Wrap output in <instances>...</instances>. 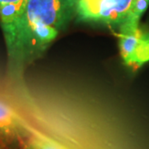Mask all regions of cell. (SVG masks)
<instances>
[{
	"instance_id": "6da1fadb",
	"label": "cell",
	"mask_w": 149,
	"mask_h": 149,
	"mask_svg": "<svg viewBox=\"0 0 149 149\" xmlns=\"http://www.w3.org/2000/svg\"><path fill=\"white\" fill-rule=\"evenodd\" d=\"M74 17V0H27L17 67L38 57Z\"/></svg>"
},
{
	"instance_id": "7a4b0ae2",
	"label": "cell",
	"mask_w": 149,
	"mask_h": 149,
	"mask_svg": "<svg viewBox=\"0 0 149 149\" xmlns=\"http://www.w3.org/2000/svg\"><path fill=\"white\" fill-rule=\"evenodd\" d=\"M133 0H74L75 17L119 30L128 18Z\"/></svg>"
},
{
	"instance_id": "3957f363",
	"label": "cell",
	"mask_w": 149,
	"mask_h": 149,
	"mask_svg": "<svg viewBox=\"0 0 149 149\" xmlns=\"http://www.w3.org/2000/svg\"><path fill=\"white\" fill-rule=\"evenodd\" d=\"M27 3V0H0V24L13 65L16 64Z\"/></svg>"
},
{
	"instance_id": "277c9868",
	"label": "cell",
	"mask_w": 149,
	"mask_h": 149,
	"mask_svg": "<svg viewBox=\"0 0 149 149\" xmlns=\"http://www.w3.org/2000/svg\"><path fill=\"white\" fill-rule=\"evenodd\" d=\"M30 131L10 107L0 101V143L4 145L22 143Z\"/></svg>"
},
{
	"instance_id": "5b68a950",
	"label": "cell",
	"mask_w": 149,
	"mask_h": 149,
	"mask_svg": "<svg viewBox=\"0 0 149 149\" xmlns=\"http://www.w3.org/2000/svg\"><path fill=\"white\" fill-rule=\"evenodd\" d=\"M143 33L140 29L131 33H118L121 56L129 66L138 68L149 61V42L143 39Z\"/></svg>"
},
{
	"instance_id": "8992f818",
	"label": "cell",
	"mask_w": 149,
	"mask_h": 149,
	"mask_svg": "<svg viewBox=\"0 0 149 149\" xmlns=\"http://www.w3.org/2000/svg\"><path fill=\"white\" fill-rule=\"evenodd\" d=\"M149 5V0H133L128 18L122 27L118 30V34L131 33L139 30V24L141 17Z\"/></svg>"
},
{
	"instance_id": "52a82bcc",
	"label": "cell",
	"mask_w": 149,
	"mask_h": 149,
	"mask_svg": "<svg viewBox=\"0 0 149 149\" xmlns=\"http://www.w3.org/2000/svg\"><path fill=\"white\" fill-rule=\"evenodd\" d=\"M27 145L32 149H68L52 139L38 133H31Z\"/></svg>"
},
{
	"instance_id": "ba28073f",
	"label": "cell",
	"mask_w": 149,
	"mask_h": 149,
	"mask_svg": "<svg viewBox=\"0 0 149 149\" xmlns=\"http://www.w3.org/2000/svg\"><path fill=\"white\" fill-rule=\"evenodd\" d=\"M143 39L145 42H149V32H146V33H143Z\"/></svg>"
},
{
	"instance_id": "9c48e42d",
	"label": "cell",
	"mask_w": 149,
	"mask_h": 149,
	"mask_svg": "<svg viewBox=\"0 0 149 149\" xmlns=\"http://www.w3.org/2000/svg\"><path fill=\"white\" fill-rule=\"evenodd\" d=\"M0 149H3V145L0 143Z\"/></svg>"
},
{
	"instance_id": "30bf717a",
	"label": "cell",
	"mask_w": 149,
	"mask_h": 149,
	"mask_svg": "<svg viewBox=\"0 0 149 149\" xmlns=\"http://www.w3.org/2000/svg\"><path fill=\"white\" fill-rule=\"evenodd\" d=\"M26 149H32V148H31L30 147H28V146L27 145V148H26Z\"/></svg>"
}]
</instances>
